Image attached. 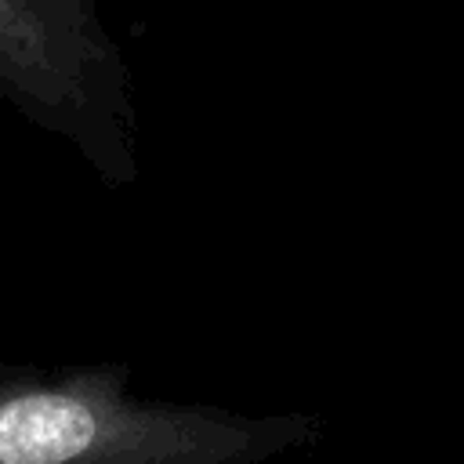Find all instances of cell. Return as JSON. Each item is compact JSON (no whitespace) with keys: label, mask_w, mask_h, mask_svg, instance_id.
Instances as JSON below:
<instances>
[{"label":"cell","mask_w":464,"mask_h":464,"mask_svg":"<svg viewBox=\"0 0 464 464\" xmlns=\"http://www.w3.org/2000/svg\"><path fill=\"white\" fill-rule=\"evenodd\" d=\"M308 410L145 399L127 362L0 366V464H268L319 446Z\"/></svg>","instance_id":"1"},{"label":"cell","mask_w":464,"mask_h":464,"mask_svg":"<svg viewBox=\"0 0 464 464\" xmlns=\"http://www.w3.org/2000/svg\"><path fill=\"white\" fill-rule=\"evenodd\" d=\"M0 105L69 145L105 188L138 185L130 65L98 0H0Z\"/></svg>","instance_id":"2"}]
</instances>
